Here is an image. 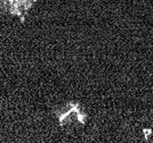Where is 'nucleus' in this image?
<instances>
[{
    "label": "nucleus",
    "mask_w": 153,
    "mask_h": 143,
    "mask_svg": "<svg viewBox=\"0 0 153 143\" xmlns=\"http://www.w3.org/2000/svg\"><path fill=\"white\" fill-rule=\"evenodd\" d=\"M143 133H144V137H145V140H149L150 135L152 134V130H150V128H144V130H143Z\"/></svg>",
    "instance_id": "f03ea898"
},
{
    "label": "nucleus",
    "mask_w": 153,
    "mask_h": 143,
    "mask_svg": "<svg viewBox=\"0 0 153 143\" xmlns=\"http://www.w3.org/2000/svg\"><path fill=\"white\" fill-rule=\"evenodd\" d=\"M36 0H0L1 9L19 19H24Z\"/></svg>",
    "instance_id": "f257e3e1"
}]
</instances>
